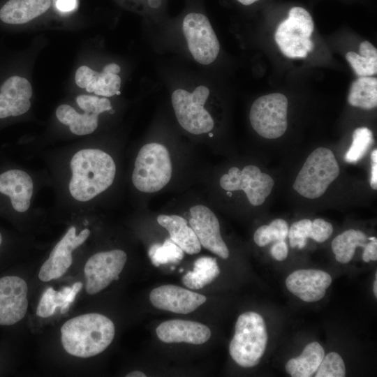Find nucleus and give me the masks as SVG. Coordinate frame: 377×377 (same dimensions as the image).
Instances as JSON below:
<instances>
[{"label":"nucleus","instance_id":"obj_1","mask_svg":"<svg viewBox=\"0 0 377 377\" xmlns=\"http://www.w3.org/2000/svg\"><path fill=\"white\" fill-rule=\"evenodd\" d=\"M66 165L62 190L65 199L74 207H88L112 185L116 176L114 160L100 148L87 147L73 151Z\"/></svg>","mask_w":377,"mask_h":377},{"label":"nucleus","instance_id":"obj_2","mask_svg":"<svg viewBox=\"0 0 377 377\" xmlns=\"http://www.w3.org/2000/svg\"><path fill=\"white\" fill-rule=\"evenodd\" d=\"M115 334L113 322L104 315L89 313L74 317L61 327L64 349L82 358L96 356L112 343Z\"/></svg>","mask_w":377,"mask_h":377},{"label":"nucleus","instance_id":"obj_3","mask_svg":"<svg viewBox=\"0 0 377 377\" xmlns=\"http://www.w3.org/2000/svg\"><path fill=\"white\" fill-rule=\"evenodd\" d=\"M267 338L263 318L253 311L243 313L235 324V334L229 346L230 355L242 367H255L264 355Z\"/></svg>","mask_w":377,"mask_h":377},{"label":"nucleus","instance_id":"obj_4","mask_svg":"<svg viewBox=\"0 0 377 377\" xmlns=\"http://www.w3.org/2000/svg\"><path fill=\"white\" fill-rule=\"evenodd\" d=\"M172 163L168 149L156 142L146 144L139 150L131 180L143 193H155L165 187L172 176Z\"/></svg>","mask_w":377,"mask_h":377},{"label":"nucleus","instance_id":"obj_5","mask_svg":"<svg viewBox=\"0 0 377 377\" xmlns=\"http://www.w3.org/2000/svg\"><path fill=\"white\" fill-rule=\"evenodd\" d=\"M339 173V165L332 150L318 147L306 159L296 177L293 188L304 198L316 199L325 193Z\"/></svg>","mask_w":377,"mask_h":377},{"label":"nucleus","instance_id":"obj_6","mask_svg":"<svg viewBox=\"0 0 377 377\" xmlns=\"http://www.w3.org/2000/svg\"><path fill=\"white\" fill-rule=\"evenodd\" d=\"M209 89L204 85L193 91L178 89L171 96L172 105L180 126L188 133L200 135L209 133L214 128V120L204 108Z\"/></svg>","mask_w":377,"mask_h":377},{"label":"nucleus","instance_id":"obj_7","mask_svg":"<svg viewBox=\"0 0 377 377\" xmlns=\"http://www.w3.org/2000/svg\"><path fill=\"white\" fill-rule=\"evenodd\" d=\"M288 104L286 96L281 93H272L257 98L249 113L254 131L267 139L282 136L288 126Z\"/></svg>","mask_w":377,"mask_h":377},{"label":"nucleus","instance_id":"obj_8","mask_svg":"<svg viewBox=\"0 0 377 377\" xmlns=\"http://www.w3.org/2000/svg\"><path fill=\"white\" fill-rule=\"evenodd\" d=\"M182 29L193 59L200 64H212L220 45L208 18L202 13H188L183 20Z\"/></svg>","mask_w":377,"mask_h":377},{"label":"nucleus","instance_id":"obj_9","mask_svg":"<svg viewBox=\"0 0 377 377\" xmlns=\"http://www.w3.org/2000/svg\"><path fill=\"white\" fill-rule=\"evenodd\" d=\"M274 184L272 177L253 165H246L242 170L232 167L220 179L221 187L228 191H243L253 206L264 203Z\"/></svg>","mask_w":377,"mask_h":377},{"label":"nucleus","instance_id":"obj_10","mask_svg":"<svg viewBox=\"0 0 377 377\" xmlns=\"http://www.w3.org/2000/svg\"><path fill=\"white\" fill-rule=\"evenodd\" d=\"M314 29L309 13L302 7H293L287 19L278 26L274 38L281 52L288 58H305L307 53L302 47L304 38H310Z\"/></svg>","mask_w":377,"mask_h":377},{"label":"nucleus","instance_id":"obj_11","mask_svg":"<svg viewBox=\"0 0 377 377\" xmlns=\"http://www.w3.org/2000/svg\"><path fill=\"white\" fill-rule=\"evenodd\" d=\"M127 260L126 252L121 249L99 251L86 262L84 274L85 290L89 295H95L118 280Z\"/></svg>","mask_w":377,"mask_h":377},{"label":"nucleus","instance_id":"obj_12","mask_svg":"<svg viewBox=\"0 0 377 377\" xmlns=\"http://www.w3.org/2000/svg\"><path fill=\"white\" fill-rule=\"evenodd\" d=\"M90 235L91 231L87 228L77 233L75 226L69 227L42 265L38 273L39 279L47 282L63 276L72 265L73 251L82 245Z\"/></svg>","mask_w":377,"mask_h":377},{"label":"nucleus","instance_id":"obj_13","mask_svg":"<svg viewBox=\"0 0 377 377\" xmlns=\"http://www.w3.org/2000/svg\"><path fill=\"white\" fill-rule=\"evenodd\" d=\"M28 286L15 274L0 276V326H11L21 321L28 309Z\"/></svg>","mask_w":377,"mask_h":377},{"label":"nucleus","instance_id":"obj_14","mask_svg":"<svg viewBox=\"0 0 377 377\" xmlns=\"http://www.w3.org/2000/svg\"><path fill=\"white\" fill-rule=\"evenodd\" d=\"M37 188L36 179L24 170L10 169L0 174V193L8 198L19 214L31 209Z\"/></svg>","mask_w":377,"mask_h":377},{"label":"nucleus","instance_id":"obj_15","mask_svg":"<svg viewBox=\"0 0 377 377\" xmlns=\"http://www.w3.org/2000/svg\"><path fill=\"white\" fill-rule=\"evenodd\" d=\"M190 226L195 233L201 246L221 258L229 257V250L220 232L219 220L207 207L197 205L190 208Z\"/></svg>","mask_w":377,"mask_h":377},{"label":"nucleus","instance_id":"obj_16","mask_svg":"<svg viewBox=\"0 0 377 377\" xmlns=\"http://www.w3.org/2000/svg\"><path fill=\"white\" fill-rule=\"evenodd\" d=\"M77 104L83 112L80 113L68 104L60 105L55 115L60 123L68 126L70 131L78 136L91 134L98 128V116L106 111L101 102L88 98L77 100Z\"/></svg>","mask_w":377,"mask_h":377},{"label":"nucleus","instance_id":"obj_17","mask_svg":"<svg viewBox=\"0 0 377 377\" xmlns=\"http://www.w3.org/2000/svg\"><path fill=\"white\" fill-rule=\"evenodd\" d=\"M149 300L156 309L187 314L204 304L207 297L200 293L175 285H163L153 289Z\"/></svg>","mask_w":377,"mask_h":377},{"label":"nucleus","instance_id":"obj_18","mask_svg":"<svg viewBox=\"0 0 377 377\" xmlns=\"http://www.w3.org/2000/svg\"><path fill=\"white\" fill-rule=\"evenodd\" d=\"M331 283L332 277L328 273L313 269L294 271L286 279L288 290L307 302L321 300Z\"/></svg>","mask_w":377,"mask_h":377},{"label":"nucleus","instance_id":"obj_19","mask_svg":"<svg viewBox=\"0 0 377 377\" xmlns=\"http://www.w3.org/2000/svg\"><path fill=\"white\" fill-rule=\"evenodd\" d=\"M32 88L29 82L17 75L6 80L0 88V119L17 117L31 107Z\"/></svg>","mask_w":377,"mask_h":377},{"label":"nucleus","instance_id":"obj_20","mask_svg":"<svg viewBox=\"0 0 377 377\" xmlns=\"http://www.w3.org/2000/svg\"><path fill=\"white\" fill-rule=\"evenodd\" d=\"M158 339L164 343H182L200 345L211 337L209 328L200 323L180 319L161 323L156 329Z\"/></svg>","mask_w":377,"mask_h":377},{"label":"nucleus","instance_id":"obj_21","mask_svg":"<svg viewBox=\"0 0 377 377\" xmlns=\"http://www.w3.org/2000/svg\"><path fill=\"white\" fill-rule=\"evenodd\" d=\"M75 80L78 87L98 96L110 97L121 94V80L117 74L99 73L87 66H82L75 72Z\"/></svg>","mask_w":377,"mask_h":377},{"label":"nucleus","instance_id":"obj_22","mask_svg":"<svg viewBox=\"0 0 377 377\" xmlns=\"http://www.w3.org/2000/svg\"><path fill=\"white\" fill-rule=\"evenodd\" d=\"M158 223L165 228L170 239L184 252L193 255L201 251V244L188 221L179 215L161 214L157 217Z\"/></svg>","mask_w":377,"mask_h":377},{"label":"nucleus","instance_id":"obj_23","mask_svg":"<svg viewBox=\"0 0 377 377\" xmlns=\"http://www.w3.org/2000/svg\"><path fill=\"white\" fill-rule=\"evenodd\" d=\"M50 0H9L0 9V19L10 24H22L45 13Z\"/></svg>","mask_w":377,"mask_h":377},{"label":"nucleus","instance_id":"obj_24","mask_svg":"<svg viewBox=\"0 0 377 377\" xmlns=\"http://www.w3.org/2000/svg\"><path fill=\"white\" fill-rule=\"evenodd\" d=\"M324 355L321 345L311 342L305 346L300 356L287 362L286 370L292 377H310L316 371Z\"/></svg>","mask_w":377,"mask_h":377},{"label":"nucleus","instance_id":"obj_25","mask_svg":"<svg viewBox=\"0 0 377 377\" xmlns=\"http://www.w3.org/2000/svg\"><path fill=\"white\" fill-rule=\"evenodd\" d=\"M219 274L216 259L202 256L194 262L193 270L183 276L182 282L190 289L198 290L212 283Z\"/></svg>","mask_w":377,"mask_h":377},{"label":"nucleus","instance_id":"obj_26","mask_svg":"<svg viewBox=\"0 0 377 377\" xmlns=\"http://www.w3.org/2000/svg\"><path fill=\"white\" fill-rule=\"evenodd\" d=\"M348 103L364 110L377 106V79L371 76L359 77L350 88Z\"/></svg>","mask_w":377,"mask_h":377},{"label":"nucleus","instance_id":"obj_27","mask_svg":"<svg viewBox=\"0 0 377 377\" xmlns=\"http://www.w3.org/2000/svg\"><path fill=\"white\" fill-rule=\"evenodd\" d=\"M368 238L360 230L349 229L337 235L332 242V250L335 259L341 263H349L357 246L364 248Z\"/></svg>","mask_w":377,"mask_h":377},{"label":"nucleus","instance_id":"obj_28","mask_svg":"<svg viewBox=\"0 0 377 377\" xmlns=\"http://www.w3.org/2000/svg\"><path fill=\"white\" fill-rule=\"evenodd\" d=\"M374 142L373 133L367 127L356 128L353 133L352 144L346 151L344 160L349 163L360 161Z\"/></svg>","mask_w":377,"mask_h":377},{"label":"nucleus","instance_id":"obj_29","mask_svg":"<svg viewBox=\"0 0 377 377\" xmlns=\"http://www.w3.org/2000/svg\"><path fill=\"white\" fill-rule=\"evenodd\" d=\"M287 222L282 219H276L269 225L259 227L255 232L253 239L259 246H265L269 243L285 240L288 234Z\"/></svg>","mask_w":377,"mask_h":377},{"label":"nucleus","instance_id":"obj_30","mask_svg":"<svg viewBox=\"0 0 377 377\" xmlns=\"http://www.w3.org/2000/svg\"><path fill=\"white\" fill-rule=\"evenodd\" d=\"M149 256L152 264L160 265L176 263L184 257V251L170 239H167L163 244H155L149 250Z\"/></svg>","mask_w":377,"mask_h":377},{"label":"nucleus","instance_id":"obj_31","mask_svg":"<svg viewBox=\"0 0 377 377\" xmlns=\"http://www.w3.org/2000/svg\"><path fill=\"white\" fill-rule=\"evenodd\" d=\"M315 373L316 377H344V362L337 353H329L324 356Z\"/></svg>","mask_w":377,"mask_h":377},{"label":"nucleus","instance_id":"obj_32","mask_svg":"<svg viewBox=\"0 0 377 377\" xmlns=\"http://www.w3.org/2000/svg\"><path fill=\"white\" fill-rule=\"evenodd\" d=\"M346 59L359 77L371 76L377 73V57H363L355 52H348Z\"/></svg>","mask_w":377,"mask_h":377},{"label":"nucleus","instance_id":"obj_33","mask_svg":"<svg viewBox=\"0 0 377 377\" xmlns=\"http://www.w3.org/2000/svg\"><path fill=\"white\" fill-rule=\"evenodd\" d=\"M312 221L304 219L295 222L288 230V236L290 244L292 248L297 247L303 249L306 243L307 239L311 238Z\"/></svg>","mask_w":377,"mask_h":377},{"label":"nucleus","instance_id":"obj_34","mask_svg":"<svg viewBox=\"0 0 377 377\" xmlns=\"http://www.w3.org/2000/svg\"><path fill=\"white\" fill-rule=\"evenodd\" d=\"M63 303L57 290L48 287L43 292L36 309V314L41 318L52 316L57 307H61Z\"/></svg>","mask_w":377,"mask_h":377},{"label":"nucleus","instance_id":"obj_35","mask_svg":"<svg viewBox=\"0 0 377 377\" xmlns=\"http://www.w3.org/2000/svg\"><path fill=\"white\" fill-rule=\"evenodd\" d=\"M333 227L332 224L324 219H316L312 221L311 238L314 241L322 243L332 235Z\"/></svg>","mask_w":377,"mask_h":377},{"label":"nucleus","instance_id":"obj_36","mask_svg":"<svg viewBox=\"0 0 377 377\" xmlns=\"http://www.w3.org/2000/svg\"><path fill=\"white\" fill-rule=\"evenodd\" d=\"M270 253L272 256L278 261L286 259L288 249L284 240L275 242L272 246Z\"/></svg>","mask_w":377,"mask_h":377},{"label":"nucleus","instance_id":"obj_37","mask_svg":"<svg viewBox=\"0 0 377 377\" xmlns=\"http://www.w3.org/2000/svg\"><path fill=\"white\" fill-rule=\"evenodd\" d=\"M363 249L362 259L364 262L377 260V240L370 241Z\"/></svg>","mask_w":377,"mask_h":377},{"label":"nucleus","instance_id":"obj_38","mask_svg":"<svg viewBox=\"0 0 377 377\" xmlns=\"http://www.w3.org/2000/svg\"><path fill=\"white\" fill-rule=\"evenodd\" d=\"M371 172L370 186L372 189H377V149H375L371 154Z\"/></svg>","mask_w":377,"mask_h":377},{"label":"nucleus","instance_id":"obj_39","mask_svg":"<svg viewBox=\"0 0 377 377\" xmlns=\"http://www.w3.org/2000/svg\"><path fill=\"white\" fill-rule=\"evenodd\" d=\"M359 53L363 57H377L376 48L369 41H363L360 43Z\"/></svg>","mask_w":377,"mask_h":377},{"label":"nucleus","instance_id":"obj_40","mask_svg":"<svg viewBox=\"0 0 377 377\" xmlns=\"http://www.w3.org/2000/svg\"><path fill=\"white\" fill-rule=\"evenodd\" d=\"M56 6L61 11L69 12L75 8L77 0H57Z\"/></svg>","mask_w":377,"mask_h":377},{"label":"nucleus","instance_id":"obj_41","mask_svg":"<svg viewBox=\"0 0 377 377\" xmlns=\"http://www.w3.org/2000/svg\"><path fill=\"white\" fill-rule=\"evenodd\" d=\"M120 71L119 66L112 63L105 66L102 71L108 73L118 74Z\"/></svg>","mask_w":377,"mask_h":377},{"label":"nucleus","instance_id":"obj_42","mask_svg":"<svg viewBox=\"0 0 377 377\" xmlns=\"http://www.w3.org/2000/svg\"><path fill=\"white\" fill-rule=\"evenodd\" d=\"M126 377H146L147 376L140 371H133L128 373Z\"/></svg>","mask_w":377,"mask_h":377},{"label":"nucleus","instance_id":"obj_43","mask_svg":"<svg viewBox=\"0 0 377 377\" xmlns=\"http://www.w3.org/2000/svg\"><path fill=\"white\" fill-rule=\"evenodd\" d=\"M237 1H239V3H241L243 5L249 6V5H251V4L253 3L254 2H256V1H257L258 0H237Z\"/></svg>","mask_w":377,"mask_h":377},{"label":"nucleus","instance_id":"obj_44","mask_svg":"<svg viewBox=\"0 0 377 377\" xmlns=\"http://www.w3.org/2000/svg\"><path fill=\"white\" fill-rule=\"evenodd\" d=\"M374 293L376 297H377V279L376 278L374 282Z\"/></svg>","mask_w":377,"mask_h":377},{"label":"nucleus","instance_id":"obj_45","mask_svg":"<svg viewBox=\"0 0 377 377\" xmlns=\"http://www.w3.org/2000/svg\"><path fill=\"white\" fill-rule=\"evenodd\" d=\"M3 237L2 233L0 232V249L3 245Z\"/></svg>","mask_w":377,"mask_h":377}]
</instances>
